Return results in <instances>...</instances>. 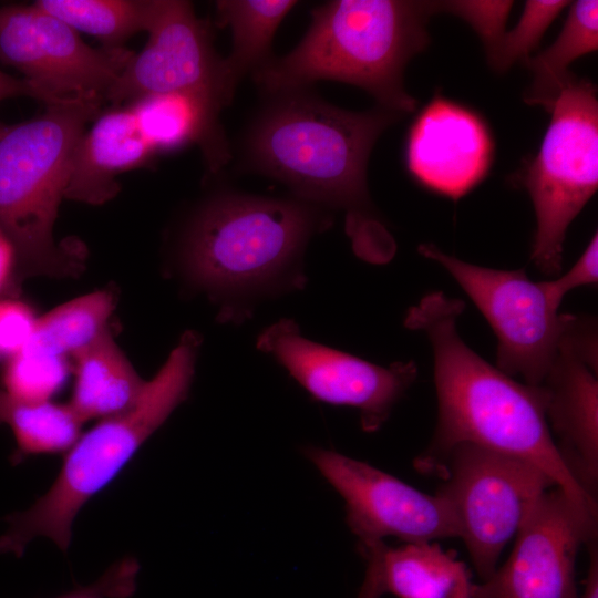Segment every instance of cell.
I'll return each instance as SVG.
<instances>
[{"label":"cell","instance_id":"obj_1","mask_svg":"<svg viewBox=\"0 0 598 598\" xmlns=\"http://www.w3.org/2000/svg\"><path fill=\"white\" fill-rule=\"evenodd\" d=\"M266 95L243 136L241 167L287 185L297 199L343 212L354 252L388 262L396 246L371 203L367 167L378 137L402 114L347 111L307 87Z\"/></svg>","mask_w":598,"mask_h":598},{"label":"cell","instance_id":"obj_34","mask_svg":"<svg viewBox=\"0 0 598 598\" xmlns=\"http://www.w3.org/2000/svg\"><path fill=\"white\" fill-rule=\"evenodd\" d=\"M14 96H30L33 99V92L23 79L13 78L0 69V102ZM6 127V125L0 124V136Z\"/></svg>","mask_w":598,"mask_h":598},{"label":"cell","instance_id":"obj_15","mask_svg":"<svg viewBox=\"0 0 598 598\" xmlns=\"http://www.w3.org/2000/svg\"><path fill=\"white\" fill-rule=\"evenodd\" d=\"M591 318L569 315L557 354L543 383L547 423L561 461L597 502L598 352Z\"/></svg>","mask_w":598,"mask_h":598},{"label":"cell","instance_id":"obj_25","mask_svg":"<svg viewBox=\"0 0 598 598\" xmlns=\"http://www.w3.org/2000/svg\"><path fill=\"white\" fill-rule=\"evenodd\" d=\"M38 7L78 33L96 38L105 49H121L137 32L148 30L155 0H38Z\"/></svg>","mask_w":598,"mask_h":598},{"label":"cell","instance_id":"obj_23","mask_svg":"<svg viewBox=\"0 0 598 598\" xmlns=\"http://www.w3.org/2000/svg\"><path fill=\"white\" fill-rule=\"evenodd\" d=\"M293 0H220L216 2L217 24L228 25L233 35L225 58L235 86L271 59V43L278 27L297 4Z\"/></svg>","mask_w":598,"mask_h":598},{"label":"cell","instance_id":"obj_8","mask_svg":"<svg viewBox=\"0 0 598 598\" xmlns=\"http://www.w3.org/2000/svg\"><path fill=\"white\" fill-rule=\"evenodd\" d=\"M437 493L451 505L472 564L484 581L543 493L555 486L536 465L474 444L447 454Z\"/></svg>","mask_w":598,"mask_h":598},{"label":"cell","instance_id":"obj_19","mask_svg":"<svg viewBox=\"0 0 598 598\" xmlns=\"http://www.w3.org/2000/svg\"><path fill=\"white\" fill-rule=\"evenodd\" d=\"M74 383L69 404L83 422L105 419L130 408L144 381L109 331L73 358Z\"/></svg>","mask_w":598,"mask_h":598},{"label":"cell","instance_id":"obj_4","mask_svg":"<svg viewBox=\"0 0 598 598\" xmlns=\"http://www.w3.org/2000/svg\"><path fill=\"white\" fill-rule=\"evenodd\" d=\"M328 220L323 208L297 198L219 192L187 220L178 265L192 286L224 302L225 316L237 299L300 286L303 250Z\"/></svg>","mask_w":598,"mask_h":598},{"label":"cell","instance_id":"obj_14","mask_svg":"<svg viewBox=\"0 0 598 598\" xmlns=\"http://www.w3.org/2000/svg\"><path fill=\"white\" fill-rule=\"evenodd\" d=\"M597 539V524L584 517L558 487L540 495L515 536L506 563L472 598H579L577 554Z\"/></svg>","mask_w":598,"mask_h":598},{"label":"cell","instance_id":"obj_12","mask_svg":"<svg viewBox=\"0 0 598 598\" xmlns=\"http://www.w3.org/2000/svg\"><path fill=\"white\" fill-rule=\"evenodd\" d=\"M150 38L133 54L109 90L105 102L113 106L152 94L197 92L227 106L235 94L225 58L214 45L207 23L193 4L183 0H155L147 30Z\"/></svg>","mask_w":598,"mask_h":598},{"label":"cell","instance_id":"obj_7","mask_svg":"<svg viewBox=\"0 0 598 598\" xmlns=\"http://www.w3.org/2000/svg\"><path fill=\"white\" fill-rule=\"evenodd\" d=\"M596 92L587 79L568 82L539 151L519 174L536 216L530 258L545 275L560 271L567 229L598 187Z\"/></svg>","mask_w":598,"mask_h":598},{"label":"cell","instance_id":"obj_26","mask_svg":"<svg viewBox=\"0 0 598 598\" xmlns=\"http://www.w3.org/2000/svg\"><path fill=\"white\" fill-rule=\"evenodd\" d=\"M72 372L70 359L28 342L3 364L0 388L23 401H51L66 384Z\"/></svg>","mask_w":598,"mask_h":598},{"label":"cell","instance_id":"obj_20","mask_svg":"<svg viewBox=\"0 0 598 598\" xmlns=\"http://www.w3.org/2000/svg\"><path fill=\"white\" fill-rule=\"evenodd\" d=\"M382 585L398 598H472L468 567L433 542L380 549Z\"/></svg>","mask_w":598,"mask_h":598},{"label":"cell","instance_id":"obj_17","mask_svg":"<svg viewBox=\"0 0 598 598\" xmlns=\"http://www.w3.org/2000/svg\"><path fill=\"white\" fill-rule=\"evenodd\" d=\"M155 155L127 105L102 110L75 147L64 198L102 205L120 193V174L146 166Z\"/></svg>","mask_w":598,"mask_h":598},{"label":"cell","instance_id":"obj_11","mask_svg":"<svg viewBox=\"0 0 598 598\" xmlns=\"http://www.w3.org/2000/svg\"><path fill=\"white\" fill-rule=\"evenodd\" d=\"M309 461L344 502L346 522L359 550L396 537L404 543L458 537L448 502L430 495L365 462L310 446Z\"/></svg>","mask_w":598,"mask_h":598},{"label":"cell","instance_id":"obj_5","mask_svg":"<svg viewBox=\"0 0 598 598\" xmlns=\"http://www.w3.org/2000/svg\"><path fill=\"white\" fill-rule=\"evenodd\" d=\"M103 104L95 97L48 104L0 136V230L14 247L20 280L76 277L84 269V246L56 243L53 228L75 147Z\"/></svg>","mask_w":598,"mask_h":598},{"label":"cell","instance_id":"obj_29","mask_svg":"<svg viewBox=\"0 0 598 598\" xmlns=\"http://www.w3.org/2000/svg\"><path fill=\"white\" fill-rule=\"evenodd\" d=\"M38 316L19 296L0 297V363L18 354L31 339Z\"/></svg>","mask_w":598,"mask_h":598},{"label":"cell","instance_id":"obj_3","mask_svg":"<svg viewBox=\"0 0 598 598\" xmlns=\"http://www.w3.org/2000/svg\"><path fill=\"white\" fill-rule=\"evenodd\" d=\"M435 1L334 0L311 11L310 27L288 54L252 73L264 93L303 89L320 80L359 86L379 106L404 114L416 101L404 87L408 62L429 42Z\"/></svg>","mask_w":598,"mask_h":598},{"label":"cell","instance_id":"obj_21","mask_svg":"<svg viewBox=\"0 0 598 598\" xmlns=\"http://www.w3.org/2000/svg\"><path fill=\"white\" fill-rule=\"evenodd\" d=\"M598 49V1L579 0L571 4L557 39L524 63L532 72V83L524 93L529 105L550 112L555 101L574 78L569 65Z\"/></svg>","mask_w":598,"mask_h":598},{"label":"cell","instance_id":"obj_30","mask_svg":"<svg viewBox=\"0 0 598 598\" xmlns=\"http://www.w3.org/2000/svg\"><path fill=\"white\" fill-rule=\"evenodd\" d=\"M140 565L135 558L116 561L93 584L78 586L55 598H130L136 591Z\"/></svg>","mask_w":598,"mask_h":598},{"label":"cell","instance_id":"obj_33","mask_svg":"<svg viewBox=\"0 0 598 598\" xmlns=\"http://www.w3.org/2000/svg\"><path fill=\"white\" fill-rule=\"evenodd\" d=\"M383 543L360 550L367 560V570L357 598H380L384 594L380 564V549Z\"/></svg>","mask_w":598,"mask_h":598},{"label":"cell","instance_id":"obj_24","mask_svg":"<svg viewBox=\"0 0 598 598\" xmlns=\"http://www.w3.org/2000/svg\"><path fill=\"white\" fill-rule=\"evenodd\" d=\"M116 301L114 290L101 289L64 302L38 318L29 341L73 360L110 331Z\"/></svg>","mask_w":598,"mask_h":598},{"label":"cell","instance_id":"obj_6","mask_svg":"<svg viewBox=\"0 0 598 598\" xmlns=\"http://www.w3.org/2000/svg\"><path fill=\"white\" fill-rule=\"evenodd\" d=\"M199 346L196 332H185L130 408L100 420L80 435L65 453L49 491L27 511L6 517L9 527L0 536V554L21 557L27 545L38 536L50 538L63 551L69 548L79 511L116 477L186 400Z\"/></svg>","mask_w":598,"mask_h":598},{"label":"cell","instance_id":"obj_18","mask_svg":"<svg viewBox=\"0 0 598 598\" xmlns=\"http://www.w3.org/2000/svg\"><path fill=\"white\" fill-rule=\"evenodd\" d=\"M126 105L156 154L197 145L213 173L230 161L219 121L224 106L215 99L197 92H172L145 95Z\"/></svg>","mask_w":598,"mask_h":598},{"label":"cell","instance_id":"obj_22","mask_svg":"<svg viewBox=\"0 0 598 598\" xmlns=\"http://www.w3.org/2000/svg\"><path fill=\"white\" fill-rule=\"evenodd\" d=\"M84 422L69 403L23 401L0 388V425L16 440L12 465L30 456L66 453L81 435Z\"/></svg>","mask_w":598,"mask_h":598},{"label":"cell","instance_id":"obj_35","mask_svg":"<svg viewBox=\"0 0 598 598\" xmlns=\"http://www.w3.org/2000/svg\"><path fill=\"white\" fill-rule=\"evenodd\" d=\"M589 548V566L585 588L579 598H598V549L596 539L587 544Z\"/></svg>","mask_w":598,"mask_h":598},{"label":"cell","instance_id":"obj_2","mask_svg":"<svg viewBox=\"0 0 598 598\" xmlns=\"http://www.w3.org/2000/svg\"><path fill=\"white\" fill-rule=\"evenodd\" d=\"M465 303L442 291L424 296L405 316L433 352L437 421L429 446L414 460L422 474L440 475L450 451L474 444L525 460L544 471L578 512L597 523V502L576 483L555 445L540 386L515 381L472 350L457 332Z\"/></svg>","mask_w":598,"mask_h":598},{"label":"cell","instance_id":"obj_32","mask_svg":"<svg viewBox=\"0 0 598 598\" xmlns=\"http://www.w3.org/2000/svg\"><path fill=\"white\" fill-rule=\"evenodd\" d=\"M20 281L14 247L0 230V297L19 296Z\"/></svg>","mask_w":598,"mask_h":598},{"label":"cell","instance_id":"obj_10","mask_svg":"<svg viewBox=\"0 0 598 598\" xmlns=\"http://www.w3.org/2000/svg\"><path fill=\"white\" fill-rule=\"evenodd\" d=\"M133 52L95 49L32 4L0 7V62L14 68L44 105L105 96Z\"/></svg>","mask_w":598,"mask_h":598},{"label":"cell","instance_id":"obj_16","mask_svg":"<svg viewBox=\"0 0 598 598\" xmlns=\"http://www.w3.org/2000/svg\"><path fill=\"white\" fill-rule=\"evenodd\" d=\"M494 142L474 111L435 95L416 115L406 138L405 164L424 188L457 200L487 175Z\"/></svg>","mask_w":598,"mask_h":598},{"label":"cell","instance_id":"obj_27","mask_svg":"<svg viewBox=\"0 0 598 598\" xmlns=\"http://www.w3.org/2000/svg\"><path fill=\"white\" fill-rule=\"evenodd\" d=\"M569 4V1L528 0L515 28L506 31L496 48L487 55L489 65L507 71L516 62H525L539 44L544 33Z\"/></svg>","mask_w":598,"mask_h":598},{"label":"cell","instance_id":"obj_13","mask_svg":"<svg viewBox=\"0 0 598 598\" xmlns=\"http://www.w3.org/2000/svg\"><path fill=\"white\" fill-rule=\"evenodd\" d=\"M257 348L271 354L315 399L355 408L365 432L384 424L417 375L413 361L382 367L311 341L291 319L267 327Z\"/></svg>","mask_w":598,"mask_h":598},{"label":"cell","instance_id":"obj_31","mask_svg":"<svg viewBox=\"0 0 598 598\" xmlns=\"http://www.w3.org/2000/svg\"><path fill=\"white\" fill-rule=\"evenodd\" d=\"M598 281V236H592L585 251L569 270L555 280L545 281L549 293L563 301L566 293L581 286L592 285Z\"/></svg>","mask_w":598,"mask_h":598},{"label":"cell","instance_id":"obj_9","mask_svg":"<svg viewBox=\"0 0 598 598\" xmlns=\"http://www.w3.org/2000/svg\"><path fill=\"white\" fill-rule=\"evenodd\" d=\"M419 252L441 265L489 322L496 339V368L539 386L557 354L568 316L545 281L530 280L525 270L476 266L451 256L433 244Z\"/></svg>","mask_w":598,"mask_h":598},{"label":"cell","instance_id":"obj_28","mask_svg":"<svg viewBox=\"0 0 598 598\" xmlns=\"http://www.w3.org/2000/svg\"><path fill=\"white\" fill-rule=\"evenodd\" d=\"M435 4L437 13H451L467 22L478 34L488 55L506 32L513 1L456 0L435 1Z\"/></svg>","mask_w":598,"mask_h":598}]
</instances>
